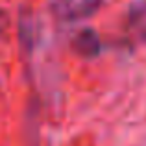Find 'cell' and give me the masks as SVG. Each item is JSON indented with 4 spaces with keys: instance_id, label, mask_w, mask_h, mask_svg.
<instances>
[{
    "instance_id": "cell-2",
    "label": "cell",
    "mask_w": 146,
    "mask_h": 146,
    "mask_svg": "<svg viewBox=\"0 0 146 146\" xmlns=\"http://www.w3.org/2000/svg\"><path fill=\"white\" fill-rule=\"evenodd\" d=\"M128 32L131 35L146 39V0L135 4L128 15Z\"/></svg>"
},
{
    "instance_id": "cell-1",
    "label": "cell",
    "mask_w": 146,
    "mask_h": 146,
    "mask_svg": "<svg viewBox=\"0 0 146 146\" xmlns=\"http://www.w3.org/2000/svg\"><path fill=\"white\" fill-rule=\"evenodd\" d=\"M102 0H50V9L59 21L76 22L91 17Z\"/></svg>"
},
{
    "instance_id": "cell-3",
    "label": "cell",
    "mask_w": 146,
    "mask_h": 146,
    "mask_svg": "<svg viewBox=\"0 0 146 146\" xmlns=\"http://www.w3.org/2000/svg\"><path fill=\"white\" fill-rule=\"evenodd\" d=\"M74 48L82 56L93 57V56H96L98 50H100V39L96 37V33L93 30H83L74 39Z\"/></svg>"
},
{
    "instance_id": "cell-4",
    "label": "cell",
    "mask_w": 146,
    "mask_h": 146,
    "mask_svg": "<svg viewBox=\"0 0 146 146\" xmlns=\"http://www.w3.org/2000/svg\"><path fill=\"white\" fill-rule=\"evenodd\" d=\"M7 28V15L4 13V9H0V33Z\"/></svg>"
}]
</instances>
